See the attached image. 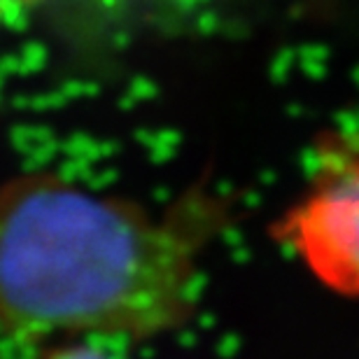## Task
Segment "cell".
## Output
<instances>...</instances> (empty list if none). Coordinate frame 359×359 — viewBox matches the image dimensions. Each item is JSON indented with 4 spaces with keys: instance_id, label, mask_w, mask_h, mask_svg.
I'll return each instance as SVG.
<instances>
[{
    "instance_id": "6da1fadb",
    "label": "cell",
    "mask_w": 359,
    "mask_h": 359,
    "mask_svg": "<svg viewBox=\"0 0 359 359\" xmlns=\"http://www.w3.org/2000/svg\"><path fill=\"white\" fill-rule=\"evenodd\" d=\"M229 201L154 208L35 170L0 187V327L21 339L149 341L196 311L201 259Z\"/></svg>"
},
{
    "instance_id": "7a4b0ae2",
    "label": "cell",
    "mask_w": 359,
    "mask_h": 359,
    "mask_svg": "<svg viewBox=\"0 0 359 359\" xmlns=\"http://www.w3.org/2000/svg\"><path fill=\"white\" fill-rule=\"evenodd\" d=\"M273 236L327 290L359 297V135H322L306 191Z\"/></svg>"
},
{
    "instance_id": "3957f363",
    "label": "cell",
    "mask_w": 359,
    "mask_h": 359,
    "mask_svg": "<svg viewBox=\"0 0 359 359\" xmlns=\"http://www.w3.org/2000/svg\"><path fill=\"white\" fill-rule=\"evenodd\" d=\"M42 359H114L105 348L89 343V339H63L45 350Z\"/></svg>"
}]
</instances>
